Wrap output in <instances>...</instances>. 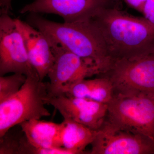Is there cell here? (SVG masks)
<instances>
[{
	"label": "cell",
	"instance_id": "obj_1",
	"mask_svg": "<svg viewBox=\"0 0 154 154\" xmlns=\"http://www.w3.org/2000/svg\"><path fill=\"white\" fill-rule=\"evenodd\" d=\"M92 19L103 36L112 61L154 51V27L143 17L107 5Z\"/></svg>",
	"mask_w": 154,
	"mask_h": 154
},
{
	"label": "cell",
	"instance_id": "obj_2",
	"mask_svg": "<svg viewBox=\"0 0 154 154\" xmlns=\"http://www.w3.org/2000/svg\"><path fill=\"white\" fill-rule=\"evenodd\" d=\"M27 21L44 33L51 44L94 61L103 69L104 73L109 69L112 60L103 36L93 19L58 23L45 19L38 14L30 13Z\"/></svg>",
	"mask_w": 154,
	"mask_h": 154
},
{
	"label": "cell",
	"instance_id": "obj_3",
	"mask_svg": "<svg viewBox=\"0 0 154 154\" xmlns=\"http://www.w3.org/2000/svg\"><path fill=\"white\" fill-rule=\"evenodd\" d=\"M47 83L38 75H29L19 92L0 102V137L11 128L31 119L50 116L45 107Z\"/></svg>",
	"mask_w": 154,
	"mask_h": 154
},
{
	"label": "cell",
	"instance_id": "obj_4",
	"mask_svg": "<svg viewBox=\"0 0 154 154\" xmlns=\"http://www.w3.org/2000/svg\"><path fill=\"white\" fill-rule=\"evenodd\" d=\"M107 121L154 141V93L114 94L107 104Z\"/></svg>",
	"mask_w": 154,
	"mask_h": 154
},
{
	"label": "cell",
	"instance_id": "obj_5",
	"mask_svg": "<svg viewBox=\"0 0 154 154\" xmlns=\"http://www.w3.org/2000/svg\"><path fill=\"white\" fill-rule=\"evenodd\" d=\"M51 44L55 59L48 75L50 80L47 82L48 96L65 95L78 82L104 74V70L94 61L81 57L63 47Z\"/></svg>",
	"mask_w": 154,
	"mask_h": 154
},
{
	"label": "cell",
	"instance_id": "obj_6",
	"mask_svg": "<svg viewBox=\"0 0 154 154\" xmlns=\"http://www.w3.org/2000/svg\"><path fill=\"white\" fill-rule=\"evenodd\" d=\"M102 76L108 78L116 93H154V51L116 60Z\"/></svg>",
	"mask_w": 154,
	"mask_h": 154
},
{
	"label": "cell",
	"instance_id": "obj_7",
	"mask_svg": "<svg viewBox=\"0 0 154 154\" xmlns=\"http://www.w3.org/2000/svg\"><path fill=\"white\" fill-rule=\"evenodd\" d=\"M19 73L26 76L37 74L28 58L24 40L16 19L9 14L0 17V75Z\"/></svg>",
	"mask_w": 154,
	"mask_h": 154
},
{
	"label": "cell",
	"instance_id": "obj_8",
	"mask_svg": "<svg viewBox=\"0 0 154 154\" xmlns=\"http://www.w3.org/2000/svg\"><path fill=\"white\" fill-rule=\"evenodd\" d=\"M90 154H154V141L143 135L105 123L91 143Z\"/></svg>",
	"mask_w": 154,
	"mask_h": 154
},
{
	"label": "cell",
	"instance_id": "obj_9",
	"mask_svg": "<svg viewBox=\"0 0 154 154\" xmlns=\"http://www.w3.org/2000/svg\"><path fill=\"white\" fill-rule=\"evenodd\" d=\"M45 101L59 111L64 120L75 122L95 130L101 128L107 116V104L91 99L60 95L48 96Z\"/></svg>",
	"mask_w": 154,
	"mask_h": 154
},
{
	"label": "cell",
	"instance_id": "obj_10",
	"mask_svg": "<svg viewBox=\"0 0 154 154\" xmlns=\"http://www.w3.org/2000/svg\"><path fill=\"white\" fill-rule=\"evenodd\" d=\"M110 0H35L20 10L25 13L54 14L62 17L65 22L90 20Z\"/></svg>",
	"mask_w": 154,
	"mask_h": 154
},
{
	"label": "cell",
	"instance_id": "obj_11",
	"mask_svg": "<svg viewBox=\"0 0 154 154\" xmlns=\"http://www.w3.org/2000/svg\"><path fill=\"white\" fill-rule=\"evenodd\" d=\"M18 29L22 34L31 65L43 81L48 76L54 61L52 46L46 36L28 22L16 19Z\"/></svg>",
	"mask_w": 154,
	"mask_h": 154
},
{
	"label": "cell",
	"instance_id": "obj_12",
	"mask_svg": "<svg viewBox=\"0 0 154 154\" xmlns=\"http://www.w3.org/2000/svg\"><path fill=\"white\" fill-rule=\"evenodd\" d=\"M29 142L38 148H63L60 134L62 122L31 119L19 124Z\"/></svg>",
	"mask_w": 154,
	"mask_h": 154
},
{
	"label": "cell",
	"instance_id": "obj_13",
	"mask_svg": "<svg viewBox=\"0 0 154 154\" xmlns=\"http://www.w3.org/2000/svg\"><path fill=\"white\" fill-rule=\"evenodd\" d=\"M60 134L62 147L73 154L85 153L86 148L94 141L98 130L71 120L63 119Z\"/></svg>",
	"mask_w": 154,
	"mask_h": 154
},
{
	"label": "cell",
	"instance_id": "obj_14",
	"mask_svg": "<svg viewBox=\"0 0 154 154\" xmlns=\"http://www.w3.org/2000/svg\"><path fill=\"white\" fill-rule=\"evenodd\" d=\"M114 94L113 85L110 79L102 76L100 78L85 79L78 82L72 86L65 95L108 104Z\"/></svg>",
	"mask_w": 154,
	"mask_h": 154
},
{
	"label": "cell",
	"instance_id": "obj_15",
	"mask_svg": "<svg viewBox=\"0 0 154 154\" xmlns=\"http://www.w3.org/2000/svg\"><path fill=\"white\" fill-rule=\"evenodd\" d=\"M16 127L0 137V154H29L31 143L20 125Z\"/></svg>",
	"mask_w": 154,
	"mask_h": 154
},
{
	"label": "cell",
	"instance_id": "obj_16",
	"mask_svg": "<svg viewBox=\"0 0 154 154\" xmlns=\"http://www.w3.org/2000/svg\"><path fill=\"white\" fill-rule=\"evenodd\" d=\"M27 79V76L19 73L0 77V102L13 96L21 89Z\"/></svg>",
	"mask_w": 154,
	"mask_h": 154
},
{
	"label": "cell",
	"instance_id": "obj_17",
	"mask_svg": "<svg viewBox=\"0 0 154 154\" xmlns=\"http://www.w3.org/2000/svg\"><path fill=\"white\" fill-rule=\"evenodd\" d=\"M141 13L144 18L154 27V0H147Z\"/></svg>",
	"mask_w": 154,
	"mask_h": 154
},
{
	"label": "cell",
	"instance_id": "obj_18",
	"mask_svg": "<svg viewBox=\"0 0 154 154\" xmlns=\"http://www.w3.org/2000/svg\"><path fill=\"white\" fill-rule=\"evenodd\" d=\"M128 7L141 13L147 0H123Z\"/></svg>",
	"mask_w": 154,
	"mask_h": 154
},
{
	"label": "cell",
	"instance_id": "obj_19",
	"mask_svg": "<svg viewBox=\"0 0 154 154\" xmlns=\"http://www.w3.org/2000/svg\"><path fill=\"white\" fill-rule=\"evenodd\" d=\"M12 0H0V13L2 14H9L12 9L11 2Z\"/></svg>",
	"mask_w": 154,
	"mask_h": 154
}]
</instances>
